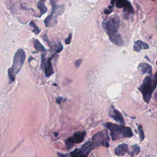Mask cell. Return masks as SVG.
<instances>
[{
    "label": "cell",
    "mask_w": 157,
    "mask_h": 157,
    "mask_svg": "<svg viewBox=\"0 0 157 157\" xmlns=\"http://www.w3.org/2000/svg\"><path fill=\"white\" fill-rule=\"evenodd\" d=\"M66 99V98H64L60 97H58V98L56 99V103H57V104H61V103H63L64 101H65Z\"/></svg>",
    "instance_id": "cell-19"
},
{
    "label": "cell",
    "mask_w": 157,
    "mask_h": 157,
    "mask_svg": "<svg viewBox=\"0 0 157 157\" xmlns=\"http://www.w3.org/2000/svg\"><path fill=\"white\" fill-rule=\"evenodd\" d=\"M52 10L50 14L44 20L46 27H50L55 25L57 23L58 17L65 12V4H57V0H50Z\"/></svg>",
    "instance_id": "cell-5"
},
{
    "label": "cell",
    "mask_w": 157,
    "mask_h": 157,
    "mask_svg": "<svg viewBox=\"0 0 157 157\" xmlns=\"http://www.w3.org/2000/svg\"><path fill=\"white\" fill-rule=\"evenodd\" d=\"M138 69L143 74H148L149 76H152V66L146 63H141L138 66Z\"/></svg>",
    "instance_id": "cell-11"
},
{
    "label": "cell",
    "mask_w": 157,
    "mask_h": 157,
    "mask_svg": "<svg viewBox=\"0 0 157 157\" xmlns=\"http://www.w3.org/2000/svg\"><path fill=\"white\" fill-rule=\"evenodd\" d=\"M153 78L152 76H146L143 81V84L139 87V90L142 93L144 101L147 104L149 103L151 99L152 95L156 87Z\"/></svg>",
    "instance_id": "cell-4"
},
{
    "label": "cell",
    "mask_w": 157,
    "mask_h": 157,
    "mask_svg": "<svg viewBox=\"0 0 157 157\" xmlns=\"http://www.w3.org/2000/svg\"><path fill=\"white\" fill-rule=\"evenodd\" d=\"M86 136V131H78L75 133L73 136L69 137L65 140L66 146L68 150H71L74 147V144H80L83 142Z\"/></svg>",
    "instance_id": "cell-6"
},
{
    "label": "cell",
    "mask_w": 157,
    "mask_h": 157,
    "mask_svg": "<svg viewBox=\"0 0 157 157\" xmlns=\"http://www.w3.org/2000/svg\"><path fill=\"white\" fill-rule=\"evenodd\" d=\"M120 19L116 15L105 20L103 22V27L106 31L110 40L114 44L121 46L123 44V41L118 30L120 27Z\"/></svg>",
    "instance_id": "cell-1"
},
{
    "label": "cell",
    "mask_w": 157,
    "mask_h": 157,
    "mask_svg": "<svg viewBox=\"0 0 157 157\" xmlns=\"http://www.w3.org/2000/svg\"><path fill=\"white\" fill-rule=\"evenodd\" d=\"M156 65H157V61H156ZM153 79H154L155 82H156V84H157V70H156V73H155V75L153 76Z\"/></svg>",
    "instance_id": "cell-22"
},
{
    "label": "cell",
    "mask_w": 157,
    "mask_h": 157,
    "mask_svg": "<svg viewBox=\"0 0 157 157\" xmlns=\"http://www.w3.org/2000/svg\"><path fill=\"white\" fill-rule=\"evenodd\" d=\"M52 57H49L46 60L45 63L42 69L44 71V73L45 77H48L52 76L53 74V69L52 66Z\"/></svg>",
    "instance_id": "cell-10"
},
{
    "label": "cell",
    "mask_w": 157,
    "mask_h": 157,
    "mask_svg": "<svg viewBox=\"0 0 157 157\" xmlns=\"http://www.w3.org/2000/svg\"><path fill=\"white\" fill-rule=\"evenodd\" d=\"M37 8L41 12V15H42L43 14H45L48 11V8H47V7L45 6L44 4V2H43L41 0H40L37 4Z\"/></svg>",
    "instance_id": "cell-15"
},
{
    "label": "cell",
    "mask_w": 157,
    "mask_h": 157,
    "mask_svg": "<svg viewBox=\"0 0 157 157\" xmlns=\"http://www.w3.org/2000/svg\"><path fill=\"white\" fill-rule=\"evenodd\" d=\"M82 59H79V60H77L76 62H75V66L77 68L79 67L82 63Z\"/></svg>",
    "instance_id": "cell-21"
},
{
    "label": "cell",
    "mask_w": 157,
    "mask_h": 157,
    "mask_svg": "<svg viewBox=\"0 0 157 157\" xmlns=\"http://www.w3.org/2000/svg\"><path fill=\"white\" fill-rule=\"evenodd\" d=\"M41 1H42L43 2H44V3H45V1H46V0H41Z\"/></svg>",
    "instance_id": "cell-25"
},
{
    "label": "cell",
    "mask_w": 157,
    "mask_h": 157,
    "mask_svg": "<svg viewBox=\"0 0 157 157\" xmlns=\"http://www.w3.org/2000/svg\"><path fill=\"white\" fill-rule=\"evenodd\" d=\"M104 126L110 130L112 139L115 140L125 138H132L133 133L131 128L123 125H117L111 122L104 123Z\"/></svg>",
    "instance_id": "cell-2"
},
{
    "label": "cell",
    "mask_w": 157,
    "mask_h": 157,
    "mask_svg": "<svg viewBox=\"0 0 157 157\" xmlns=\"http://www.w3.org/2000/svg\"><path fill=\"white\" fill-rule=\"evenodd\" d=\"M26 58V54L25 51L22 49H19L15 52L13 64L11 68L8 69V77L10 82H12L15 79V76L20 72L24 64Z\"/></svg>",
    "instance_id": "cell-3"
},
{
    "label": "cell",
    "mask_w": 157,
    "mask_h": 157,
    "mask_svg": "<svg viewBox=\"0 0 157 157\" xmlns=\"http://www.w3.org/2000/svg\"><path fill=\"white\" fill-rule=\"evenodd\" d=\"M91 140L100 143L103 146L105 147H109V138L108 136V132L107 130L101 131L98 132L91 138Z\"/></svg>",
    "instance_id": "cell-8"
},
{
    "label": "cell",
    "mask_w": 157,
    "mask_h": 157,
    "mask_svg": "<svg viewBox=\"0 0 157 157\" xmlns=\"http://www.w3.org/2000/svg\"><path fill=\"white\" fill-rule=\"evenodd\" d=\"M132 148H133V151L131 152V156H134L135 155H138L139 154V153L140 152V147L137 145V144H135L134 145L132 146Z\"/></svg>",
    "instance_id": "cell-16"
},
{
    "label": "cell",
    "mask_w": 157,
    "mask_h": 157,
    "mask_svg": "<svg viewBox=\"0 0 157 157\" xmlns=\"http://www.w3.org/2000/svg\"><path fill=\"white\" fill-rule=\"evenodd\" d=\"M112 12V11L110 10V9H106V10L104 11V14H107V15H109V14H111Z\"/></svg>",
    "instance_id": "cell-23"
},
{
    "label": "cell",
    "mask_w": 157,
    "mask_h": 157,
    "mask_svg": "<svg viewBox=\"0 0 157 157\" xmlns=\"http://www.w3.org/2000/svg\"><path fill=\"white\" fill-rule=\"evenodd\" d=\"M78 157H88V156H85V155H81L78 156Z\"/></svg>",
    "instance_id": "cell-24"
},
{
    "label": "cell",
    "mask_w": 157,
    "mask_h": 157,
    "mask_svg": "<svg viewBox=\"0 0 157 157\" xmlns=\"http://www.w3.org/2000/svg\"><path fill=\"white\" fill-rule=\"evenodd\" d=\"M109 115L113 120L119 122L121 124L124 123V119L122 116V114L112 105L109 109Z\"/></svg>",
    "instance_id": "cell-9"
},
{
    "label": "cell",
    "mask_w": 157,
    "mask_h": 157,
    "mask_svg": "<svg viewBox=\"0 0 157 157\" xmlns=\"http://www.w3.org/2000/svg\"><path fill=\"white\" fill-rule=\"evenodd\" d=\"M71 39H72V34H69L68 37L65 39V43L67 45L70 44L71 42Z\"/></svg>",
    "instance_id": "cell-20"
},
{
    "label": "cell",
    "mask_w": 157,
    "mask_h": 157,
    "mask_svg": "<svg viewBox=\"0 0 157 157\" xmlns=\"http://www.w3.org/2000/svg\"><path fill=\"white\" fill-rule=\"evenodd\" d=\"M118 8H122L125 15H130L135 13L134 9L128 0H116L115 4Z\"/></svg>",
    "instance_id": "cell-7"
},
{
    "label": "cell",
    "mask_w": 157,
    "mask_h": 157,
    "mask_svg": "<svg viewBox=\"0 0 157 157\" xmlns=\"http://www.w3.org/2000/svg\"><path fill=\"white\" fill-rule=\"evenodd\" d=\"M128 151V145L126 144H122L118 145L114 151V153L117 156H123Z\"/></svg>",
    "instance_id": "cell-12"
},
{
    "label": "cell",
    "mask_w": 157,
    "mask_h": 157,
    "mask_svg": "<svg viewBox=\"0 0 157 157\" xmlns=\"http://www.w3.org/2000/svg\"><path fill=\"white\" fill-rule=\"evenodd\" d=\"M30 25L33 28V31L36 35H38L39 33H40L41 31L40 30H39V28L35 25V23L33 22H31L30 23Z\"/></svg>",
    "instance_id": "cell-18"
},
{
    "label": "cell",
    "mask_w": 157,
    "mask_h": 157,
    "mask_svg": "<svg viewBox=\"0 0 157 157\" xmlns=\"http://www.w3.org/2000/svg\"><path fill=\"white\" fill-rule=\"evenodd\" d=\"M138 130H139V135H140V140L143 141L144 138H145V135H144V130H143V128L142 125H138Z\"/></svg>",
    "instance_id": "cell-17"
},
{
    "label": "cell",
    "mask_w": 157,
    "mask_h": 157,
    "mask_svg": "<svg viewBox=\"0 0 157 157\" xmlns=\"http://www.w3.org/2000/svg\"><path fill=\"white\" fill-rule=\"evenodd\" d=\"M149 46L147 43H145L141 41H137L135 42L134 46H133V49L136 52H139L143 49H148Z\"/></svg>",
    "instance_id": "cell-13"
},
{
    "label": "cell",
    "mask_w": 157,
    "mask_h": 157,
    "mask_svg": "<svg viewBox=\"0 0 157 157\" xmlns=\"http://www.w3.org/2000/svg\"><path fill=\"white\" fill-rule=\"evenodd\" d=\"M33 44H34V47L39 52H41L42 53L45 52V49L44 48V47L42 45V44L39 42L37 39H35L33 40Z\"/></svg>",
    "instance_id": "cell-14"
}]
</instances>
